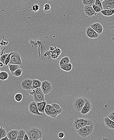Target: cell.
Here are the masks:
<instances>
[{
	"label": "cell",
	"mask_w": 114,
	"mask_h": 140,
	"mask_svg": "<svg viewBox=\"0 0 114 140\" xmlns=\"http://www.w3.org/2000/svg\"><path fill=\"white\" fill-rule=\"evenodd\" d=\"M25 131L29 140H37L43 137V131L38 127H29Z\"/></svg>",
	"instance_id": "6da1fadb"
},
{
	"label": "cell",
	"mask_w": 114,
	"mask_h": 140,
	"mask_svg": "<svg viewBox=\"0 0 114 140\" xmlns=\"http://www.w3.org/2000/svg\"><path fill=\"white\" fill-rule=\"evenodd\" d=\"M94 125L92 120L88 118H77L74 120L72 126L75 130H77L78 129L85 126Z\"/></svg>",
	"instance_id": "7a4b0ae2"
},
{
	"label": "cell",
	"mask_w": 114,
	"mask_h": 140,
	"mask_svg": "<svg viewBox=\"0 0 114 140\" xmlns=\"http://www.w3.org/2000/svg\"><path fill=\"white\" fill-rule=\"evenodd\" d=\"M29 93L31 96H32L34 101L36 103L45 101V95L41 90V88H38L31 90L29 91Z\"/></svg>",
	"instance_id": "3957f363"
},
{
	"label": "cell",
	"mask_w": 114,
	"mask_h": 140,
	"mask_svg": "<svg viewBox=\"0 0 114 140\" xmlns=\"http://www.w3.org/2000/svg\"><path fill=\"white\" fill-rule=\"evenodd\" d=\"M94 125L85 126L78 129L77 131L79 136L85 138L92 135L94 130Z\"/></svg>",
	"instance_id": "277c9868"
},
{
	"label": "cell",
	"mask_w": 114,
	"mask_h": 140,
	"mask_svg": "<svg viewBox=\"0 0 114 140\" xmlns=\"http://www.w3.org/2000/svg\"><path fill=\"white\" fill-rule=\"evenodd\" d=\"M86 99V98L83 96H79L76 98L73 103V105L74 109L77 112H80L85 103Z\"/></svg>",
	"instance_id": "5b68a950"
},
{
	"label": "cell",
	"mask_w": 114,
	"mask_h": 140,
	"mask_svg": "<svg viewBox=\"0 0 114 140\" xmlns=\"http://www.w3.org/2000/svg\"><path fill=\"white\" fill-rule=\"evenodd\" d=\"M8 64H14V65H22V62L21 60V57L20 54L17 51H13L10 56V62Z\"/></svg>",
	"instance_id": "8992f818"
},
{
	"label": "cell",
	"mask_w": 114,
	"mask_h": 140,
	"mask_svg": "<svg viewBox=\"0 0 114 140\" xmlns=\"http://www.w3.org/2000/svg\"><path fill=\"white\" fill-rule=\"evenodd\" d=\"M40 88L44 95L49 94L52 90V85L51 83L47 80L41 82Z\"/></svg>",
	"instance_id": "52a82bcc"
},
{
	"label": "cell",
	"mask_w": 114,
	"mask_h": 140,
	"mask_svg": "<svg viewBox=\"0 0 114 140\" xmlns=\"http://www.w3.org/2000/svg\"><path fill=\"white\" fill-rule=\"evenodd\" d=\"M28 109L30 114L36 116H41L42 114L39 112L38 109L37 103L34 101L30 102L28 106Z\"/></svg>",
	"instance_id": "ba28073f"
},
{
	"label": "cell",
	"mask_w": 114,
	"mask_h": 140,
	"mask_svg": "<svg viewBox=\"0 0 114 140\" xmlns=\"http://www.w3.org/2000/svg\"><path fill=\"white\" fill-rule=\"evenodd\" d=\"M93 106L91 100L88 99H86L85 103L84 105L82 108V110L80 112V113L83 115H85L92 110Z\"/></svg>",
	"instance_id": "9c48e42d"
},
{
	"label": "cell",
	"mask_w": 114,
	"mask_h": 140,
	"mask_svg": "<svg viewBox=\"0 0 114 140\" xmlns=\"http://www.w3.org/2000/svg\"><path fill=\"white\" fill-rule=\"evenodd\" d=\"M21 87L24 90H31L32 87V80L30 79H24L21 82Z\"/></svg>",
	"instance_id": "30bf717a"
},
{
	"label": "cell",
	"mask_w": 114,
	"mask_h": 140,
	"mask_svg": "<svg viewBox=\"0 0 114 140\" xmlns=\"http://www.w3.org/2000/svg\"><path fill=\"white\" fill-rule=\"evenodd\" d=\"M102 3L103 10L114 9V0H104Z\"/></svg>",
	"instance_id": "8fae6325"
},
{
	"label": "cell",
	"mask_w": 114,
	"mask_h": 140,
	"mask_svg": "<svg viewBox=\"0 0 114 140\" xmlns=\"http://www.w3.org/2000/svg\"><path fill=\"white\" fill-rule=\"evenodd\" d=\"M86 34L88 38L91 39H94L98 38L100 35L97 33L95 31H94L92 28L89 26L86 28Z\"/></svg>",
	"instance_id": "7c38bea8"
},
{
	"label": "cell",
	"mask_w": 114,
	"mask_h": 140,
	"mask_svg": "<svg viewBox=\"0 0 114 140\" xmlns=\"http://www.w3.org/2000/svg\"><path fill=\"white\" fill-rule=\"evenodd\" d=\"M90 27L92 28L94 31H95L99 35H101L104 30L103 26L99 22L94 23L90 25Z\"/></svg>",
	"instance_id": "4fadbf2b"
},
{
	"label": "cell",
	"mask_w": 114,
	"mask_h": 140,
	"mask_svg": "<svg viewBox=\"0 0 114 140\" xmlns=\"http://www.w3.org/2000/svg\"><path fill=\"white\" fill-rule=\"evenodd\" d=\"M62 111H59L56 109L55 107L51 105L48 114L46 115L48 116H49L51 118H55L59 115L62 113Z\"/></svg>",
	"instance_id": "5bb4252c"
},
{
	"label": "cell",
	"mask_w": 114,
	"mask_h": 140,
	"mask_svg": "<svg viewBox=\"0 0 114 140\" xmlns=\"http://www.w3.org/2000/svg\"><path fill=\"white\" fill-rule=\"evenodd\" d=\"M84 11L87 17H92L97 15V13L95 12L92 8V6H84Z\"/></svg>",
	"instance_id": "9a60e30c"
},
{
	"label": "cell",
	"mask_w": 114,
	"mask_h": 140,
	"mask_svg": "<svg viewBox=\"0 0 114 140\" xmlns=\"http://www.w3.org/2000/svg\"><path fill=\"white\" fill-rule=\"evenodd\" d=\"M18 130H12L7 133V136L9 140H16L18 137Z\"/></svg>",
	"instance_id": "2e32d148"
},
{
	"label": "cell",
	"mask_w": 114,
	"mask_h": 140,
	"mask_svg": "<svg viewBox=\"0 0 114 140\" xmlns=\"http://www.w3.org/2000/svg\"><path fill=\"white\" fill-rule=\"evenodd\" d=\"M104 121L106 128L114 130V121L110 119L108 116L104 118Z\"/></svg>",
	"instance_id": "e0dca14e"
},
{
	"label": "cell",
	"mask_w": 114,
	"mask_h": 140,
	"mask_svg": "<svg viewBox=\"0 0 114 140\" xmlns=\"http://www.w3.org/2000/svg\"><path fill=\"white\" fill-rule=\"evenodd\" d=\"M38 109L39 112L41 114L44 113V109L45 106L47 105L46 101H43L37 103Z\"/></svg>",
	"instance_id": "ac0fdd59"
},
{
	"label": "cell",
	"mask_w": 114,
	"mask_h": 140,
	"mask_svg": "<svg viewBox=\"0 0 114 140\" xmlns=\"http://www.w3.org/2000/svg\"><path fill=\"white\" fill-rule=\"evenodd\" d=\"M100 12L104 16L109 17L114 14V9L102 10Z\"/></svg>",
	"instance_id": "d6986e66"
},
{
	"label": "cell",
	"mask_w": 114,
	"mask_h": 140,
	"mask_svg": "<svg viewBox=\"0 0 114 140\" xmlns=\"http://www.w3.org/2000/svg\"><path fill=\"white\" fill-rule=\"evenodd\" d=\"M60 67L63 71L69 72L71 71L72 69V63L70 62L69 63L67 64L66 65L60 66Z\"/></svg>",
	"instance_id": "ffe728a7"
},
{
	"label": "cell",
	"mask_w": 114,
	"mask_h": 140,
	"mask_svg": "<svg viewBox=\"0 0 114 140\" xmlns=\"http://www.w3.org/2000/svg\"><path fill=\"white\" fill-rule=\"evenodd\" d=\"M41 84V82L40 80L37 79H32V87L31 90L35 89L36 88H40Z\"/></svg>",
	"instance_id": "44dd1931"
},
{
	"label": "cell",
	"mask_w": 114,
	"mask_h": 140,
	"mask_svg": "<svg viewBox=\"0 0 114 140\" xmlns=\"http://www.w3.org/2000/svg\"><path fill=\"white\" fill-rule=\"evenodd\" d=\"M70 62V58L68 56H65V57L62 58L61 60L59 62V66H62L63 65H66L67 64L69 63Z\"/></svg>",
	"instance_id": "7402d4cb"
},
{
	"label": "cell",
	"mask_w": 114,
	"mask_h": 140,
	"mask_svg": "<svg viewBox=\"0 0 114 140\" xmlns=\"http://www.w3.org/2000/svg\"><path fill=\"white\" fill-rule=\"evenodd\" d=\"M9 70L11 73L12 74L16 70L20 68L19 65H14V64H8Z\"/></svg>",
	"instance_id": "603a6c76"
},
{
	"label": "cell",
	"mask_w": 114,
	"mask_h": 140,
	"mask_svg": "<svg viewBox=\"0 0 114 140\" xmlns=\"http://www.w3.org/2000/svg\"><path fill=\"white\" fill-rule=\"evenodd\" d=\"M26 133V131L23 129H20L18 130V137L16 140H23L24 137Z\"/></svg>",
	"instance_id": "cb8c5ba5"
},
{
	"label": "cell",
	"mask_w": 114,
	"mask_h": 140,
	"mask_svg": "<svg viewBox=\"0 0 114 140\" xmlns=\"http://www.w3.org/2000/svg\"><path fill=\"white\" fill-rule=\"evenodd\" d=\"M9 78V74L6 71H1L0 72V79L2 81L6 80Z\"/></svg>",
	"instance_id": "d4e9b609"
},
{
	"label": "cell",
	"mask_w": 114,
	"mask_h": 140,
	"mask_svg": "<svg viewBox=\"0 0 114 140\" xmlns=\"http://www.w3.org/2000/svg\"><path fill=\"white\" fill-rule=\"evenodd\" d=\"M23 70L21 69L20 68L16 70L14 72L11 74H12V75L14 77H20V76L22 75V72H23Z\"/></svg>",
	"instance_id": "484cf974"
},
{
	"label": "cell",
	"mask_w": 114,
	"mask_h": 140,
	"mask_svg": "<svg viewBox=\"0 0 114 140\" xmlns=\"http://www.w3.org/2000/svg\"><path fill=\"white\" fill-rule=\"evenodd\" d=\"M82 2L84 6H92L95 3V0H82Z\"/></svg>",
	"instance_id": "4316f807"
},
{
	"label": "cell",
	"mask_w": 114,
	"mask_h": 140,
	"mask_svg": "<svg viewBox=\"0 0 114 140\" xmlns=\"http://www.w3.org/2000/svg\"><path fill=\"white\" fill-rule=\"evenodd\" d=\"M23 99V95L20 93H18L14 96V100L17 102H20L22 101Z\"/></svg>",
	"instance_id": "83f0119b"
},
{
	"label": "cell",
	"mask_w": 114,
	"mask_h": 140,
	"mask_svg": "<svg viewBox=\"0 0 114 140\" xmlns=\"http://www.w3.org/2000/svg\"><path fill=\"white\" fill-rule=\"evenodd\" d=\"M7 130L5 128L2 127H0V139L7 136Z\"/></svg>",
	"instance_id": "f1b7e54d"
},
{
	"label": "cell",
	"mask_w": 114,
	"mask_h": 140,
	"mask_svg": "<svg viewBox=\"0 0 114 140\" xmlns=\"http://www.w3.org/2000/svg\"><path fill=\"white\" fill-rule=\"evenodd\" d=\"M51 9V6L49 3H45L43 6V11L45 13H50Z\"/></svg>",
	"instance_id": "f546056e"
},
{
	"label": "cell",
	"mask_w": 114,
	"mask_h": 140,
	"mask_svg": "<svg viewBox=\"0 0 114 140\" xmlns=\"http://www.w3.org/2000/svg\"><path fill=\"white\" fill-rule=\"evenodd\" d=\"M92 8L93 9L94 11L97 14L99 13L100 12V11H102V9L100 8V7H98L97 6L95 5V4H93L92 6Z\"/></svg>",
	"instance_id": "4dcf8cb0"
},
{
	"label": "cell",
	"mask_w": 114,
	"mask_h": 140,
	"mask_svg": "<svg viewBox=\"0 0 114 140\" xmlns=\"http://www.w3.org/2000/svg\"><path fill=\"white\" fill-rule=\"evenodd\" d=\"M12 53V52L9 53L8 56H7V58H6L5 61H4V65L5 66L8 65V64L9 63V62H10V56H11V55Z\"/></svg>",
	"instance_id": "1f68e13d"
},
{
	"label": "cell",
	"mask_w": 114,
	"mask_h": 140,
	"mask_svg": "<svg viewBox=\"0 0 114 140\" xmlns=\"http://www.w3.org/2000/svg\"><path fill=\"white\" fill-rule=\"evenodd\" d=\"M9 53H5L4 54H3L1 56V57H0V62H2V63L4 65V61L5 60L6 58H7V56H8Z\"/></svg>",
	"instance_id": "d6a6232c"
},
{
	"label": "cell",
	"mask_w": 114,
	"mask_h": 140,
	"mask_svg": "<svg viewBox=\"0 0 114 140\" xmlns=\"http://www.w3.org/2000/svg\"><path fill=\"white\" fill-rule=\"evenodd\" d=\"M39 4H34L32 7V10H33L35 12H36L39 11Z\"/></svg>",
	"instance_id": "836d02e7"
},
{
	"label": "cell",
	"mask_w": 114,
	"mask_h": 140,
	"mask_svg": "<svg viewBox=\"0 0 114 140\" xmlns=\"http://www.w3.org/2000/svg\"><path fill=\"white\" fill-rule=\"evenodd\" d=\"M94 4H95V5L97 6L98 7H100V8H101L102 10H103V8H102V2L100 1V0H95V2Z\"/></svg>",
	"instance_id": "e575fe53"
},
{
	"label": "cell",
	"mask_w": 114,
	"mask_h": 140,
	"mask_svg": "<svg viewBox=\"0 0 114 140\" xmlns=\"http://www.w3.org/2000/svg\"><path fill=\"white\" fill-rule=\"evenodd\" d=\"M51 105L50 104H47L45 106V108L44 109V113L45 114L47 115L48 114L50 108L51 107Z\"/></svg>",
	"instance_id": "d590c367"
},
{
	"label": "cell",
	"mask_w": 114,
	"mask_h": 140,
	"mask_svg": "<svg viewBox=\"0 0 114 140\" xmlns=\"http://www.w3.org/2000/svg\"><path fill=\"white\" fill-rule=\"evenodd\" d=\"M108 117L110 119L114 121V110L111 111L110 114H109V115L108 116Z\"/></svg>",
	"instance_id": "8d00e7d4"
},
{
	"label": "cell",
	"mask_w": 114,
	"mask_h": 140,
	"mask_svg": "<svg viewBox=\"0 0 114 140\" xmlns=\"http://www.w3.org/2000/svg\"><path fill=\"white\" fill-rule=\"evenodd\" d=\"M65 137V134L63 132H60L58 134V137L60 139H63Z\"/></svg>",
	"instance_id": "74e56055"
},
{
	"label": "cell",
	"mask_w": 114,
	"mask_h": 140,
	"mask_svg": "<svg viewBox=\"0 0 114 140\" xmlns=\"http://www.w3.org/2000/svg\"><path fill=\"white\" fill-rule=\"evenodd\" d=\"M23 140H29V137L26 133L25 134V136L24 137Z\"/></svg>",
	"instance_id": "f35d334b"
},
{
	"label": "cell",
	"mask_w": 114,
	"mask_h": 140,
	"mask_svg": "<svg viewBox=\"0 0 114 140\" xmlns=\"http://www.w3.org/2000/svg\"><path fill=\"white\" fill-rule=\"evenodd\" d=\"M0 140H9V139H8V137L7 136H6V137H4V138L1 139H0Z\"/></svg>",
	"instance_id": "ab89813d"
},
{
	"label": "cell",
	"mask_w": 114,
	"mask_h": 140,
	"mask_svg": "<svg viewBox=\"0 0 114 140\" xmlns=\"http://www.w3.org/2000/svg\"><path fill=\"white\" fill-rule=\"evenodd\" d=\"M2 63V62H0V67H2L4 65Z\"/></svg>",
	"instance_id": "60d3db41"
},
{
	"label": "cell",
	"mask_w": 114,
	"mask_h": 140,
	"mask_svg": "<svg viewBox=\"0 0 114 140\" xmlns=\"http://www.w3.org/2000/svg\"><path fill=\"white\" fill-rule=\"evenodd\" d=\"M100 0L101 1V2H103V1H104V0Z\"/></svg>",
	"instance_id": "b9f144b4"
},
{
	"label": "cell",
	"mask_w": 114,
	"mask_h": 140,
	"mask_svg": "<svg viewBox=\"0 0 114 140\" xmlns=\"http://www.w3.org/2000/svg\"><path fill=\"white\" fill-rule=\"evenodd\" d=\"M37 140H42V139H38Z\"/></svg>",
	"instance_id": "7bdbcfd3"
},
{
	"label": "cell",
	"mask_w": 114,
	"mask_h": 140,
	"mask_svg": "<svg viewBox=\"0 0 114 140\" xmlns=\"http://www.w3.org/2000/svg\"></svg>",
	"instance_id": "ee69618b"
}]
</instances>
